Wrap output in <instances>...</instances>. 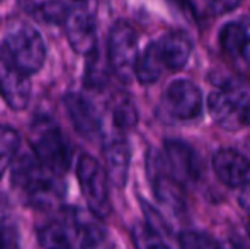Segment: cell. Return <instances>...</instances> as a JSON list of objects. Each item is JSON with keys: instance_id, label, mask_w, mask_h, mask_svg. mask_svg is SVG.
<instances>
[{"instance_id": "obj_1", "label": "cell", "mask_w": 250, "mask_h": 249, "mask_svg": "<svg viewBox=\"0 0 250 249\" xmlns=\"http://www.w3.org/2000/svg\"><path fill=\"white\" fill-rule=\"evenodd\" d=\"M192 48L194 45L188 33L170 31L143 50L136 63L135 77L145 86L157 82L165 72L184 68L191 58Z\"/></svg>"}, {"instance_id": "obj_2", "label": "cell", "mask_w": 250, "mask_h": 249, "mask_svg": "<svg viewBox=\"0 0 250 249\" xmlns=\"http://www.w3.org/2000/svg\"><path fill=\"white\" fill-rule=\"evenodd\" d=\"M58 174L48 169L43 162L31 154H24L14 166L12 181L29 205L38 208H50L62 198Z\"/></svg>"}, {"instance_id": "obj_3", "label": "cell", "mask_w": 250, "mask_h": 249, "mask_svg": "<svg viewBox=\"0 0 250 249\" xmlns=\"http://www.w3.org/2000/svg\"><path fill=\"white\" fill-rule=\"evenodd\" d=\"M2 55L21 72L36 73L46 58V48L41 34L34 27L21 24L10 29L0 48Z\"/></svg>"}, {"instance_id": "obj_4", "label": "cell", "mask_w": 250, "mask_h": 249, "mask_svg": "<svg viewBox=\"0 0 250 249\" xmlns=\"http://www.w3.org/2000/svg\"><path fill=\"white\" fill-rule=\"evenodd\" d=\"M31 145L36 157L58 176L68 171L72 162V152L65 135L51 120H38L31 128Z\"/></svg>"}, {"instance_id": "obj_5", "label": "cell", "mask_w": 250, "mask_h": 249, "mask_svg": "<svg viewBox=\"0 0 250 249\" xmlns=\"http://www.w3.org/2000/svg\"><path fill=\"white\" fill-rule=\"evenodd\" d=\"M208 106L221 128L237 132L250 125V92L240 87H221L209 96Z\"/></svg>"}, {"instance_id": "obj_6", "label": "cell", "mask_w": 250, "mask_h": 249, "mask_svg": "<svg viewBox=\"0 0 250 249\" xmlns=\"http://www.w3.org/2000/svg\"><path fill=\"white\" fill-rule=\"evenodd\" d=\"M107 58L112 72L119 80L129 82L136 72L138 63V34L126 21H118L111 27L107 40Z\"/></svg>"}, {"instance_id": "obj_7", "label": "cell", "mask_w": 250, "mask_h": 249, "mask_svg": "<svg viewBox=\"0 0 250 249\" xmlns=\"http://www.w3.org/2000/svg\"><path fill=\"white\" fill-rule=\"evenodd\" d=\"M77 178L80 189L89 205L90 212L99 219H107L111 215V198H109V176L105 169L90 156H82L77 164Z\"/></svg>"}, {"instance_id": "obj_8", "label": "cell", "mask_w": 250, "mask_h": 249, "mask_svg": "<svg viewBox=\"0 0 250 249\" xmlns=\"http://www.w3.org/2000/svg\"><path fill=\"white\" fill-rule=\"evenodd\" d=\"M203 111V94L191 80H174L165 89L160 101V113L170 121H189Z\"/></svg>"}, {"instance_id": "obj_9", "label": "cell", "mask_w": 250, "mask_h": 249, "mask_svg": "<svg viewBox=\"0 0 250 249\" xmlns=\"http://www.w3.org/2000/svg\"><path fill=\"white\" fill-rule=\"evenodd\" d=\"M148 176L151 181V189H153L158 202L175 213L184 212L186 202L184 195H182V184L172 174L165 156H162V154H150Z\"/></svg>"}, {"instance_id": "obj_10", "label": "cell", "mask_w": 250, "mask_h": 249, "mask_svg": "<svg viewBox=\"0 0 250 249\" xmlns=\"http://www.w3.org/2000/svg\"><path fill=\"white\" fill-rule=\"evenodd\" d=\"M165 159L172 174L181 184L196 183L203 174V162L196 150L182 140L165 142Z\"/></svg>"}, {"instance_id": "obj_11", "label": "cell", "mask_w": 250, "mask_h": 249, "mask_svg": "<svg viewBox=\"0 0 250 249\" xmlns=\"http://www.w3.org/2000/svg\"><path fill=\"white\" fill-rule=\"evenodd\" d=\"M0 96L7 106L21 111L29 104L31 82L29 75L21 72L0 51Z\"/></svg>"}, {"instance_id": "obj_12", "label": "cell", "mask_w": 250, "mask_h": 249, "mask_svg": "<svg viewBox=\"0 0 250 249\" xmlns=\"http://www.w3.org/2000/svg\"><path fill=\"white\" fill-rule=\"evenodd\" d=\"M218 180L230 188L250 186V159L233 149H221L213 157Z\"/></svg>"}, {"instance_id": "obj_13", "label": "cell", "mask_w": 250, "mask_h": 249, "mask_svg": "<svg viewBox=\"0 0 250 249\" xmlns=\"http://www.w3.org/2000/svg\"><path fill=\"white\" fill-rule=\"evenodd\" d=\"M220 46L230 60L250 68V21L225 24L220 31Z\"/></svg>"}, {"instance_id": "obj_14", "label": "cell", "mask_w": 250, "mask_h": 249, "mask_svg": "<svg viewBox=\"0 0 250 249\" xmlns=\"http://www.w3.org/2000/svg\"><path fill=\"white\" fill-rule=\"evenodd\" d=\"M65 33L73 51L90 55L96 51V23L85 10L68 12L65 23Z\"/></svg>"}, {"instance_id": "obj_15", "label": "cell", "mask_w": 250, "mask_h": 249, "mask_svg": "<svg viewBox=\"0 0 250 249\" xmlns=\"http://www.w3.org/2000/svg\"><path fill=\"white\" fill-rule=\"evenodd\" d=\"M63 104H65L66 113H68L70 120L80 135L96 136L101 132V118L89 99H85L80 94L70 92L65 96Z\"/></svg>"}, {"instance_id": "obj_16", "label": "cell", "mask_w": 250, "mask_h": 249, "mask_svg": "<svg viewBox=\"0 0 250 249\" xmlns=\"http://www.w3.org/2000/svg\"><path fill=\"white\" fill-rule=\"evenodd\" d=\"M105 157V173L112 184L123 188L128 181V169H129V145L125 138H112L104 147Z\"/></svg>"}, {"instance_id": "obj_17", "label": "cell", "mask_w": 250, "mask_h": 249, "mask_svg": "<svg viewBox=\"0 0 250 249\" xmlns=\"http://www.w3.org/2000/svg\"><path fill=\"white\" fill-rule=\"evenodd\" d=\"M27 14L46 24H60L66 21V7L60 0H26Z\"/></svg>"}, {"instance_id": "obj_18", "label": "cell", "mask_w": 250, "mask_h": 249, "mask_svg": "<svg viewBox=\"0 0 250 249\" xmlns=\"http://www.w3.org/2000/svg\"><path fill=\"white\" fill-rule=\"evenodd\" d=\"M80 230V249H116L109 232L96 222H82Z\"/></svg>"}, {"instance_id": "obj_19", "label": "cell", "mask_w": 250, "mask_h": 249, "mask_svg": "<svg viewBox=\"0 0 250 249\" xmlns=\"http://www.w3.org/2000/svg\"><path fill=\"white\" fill-rule=\"evenodd\" d=\"M40 244L43 249H73L66 229L62 224H48L38 230Z\"/></svg>"}, {"instance_id": "obj_20", "label": "cell", "mask_w": 250, "mask_h": 249, "mask_svg": "<svg viewBox=\"0 0 250 249\" xmlns=\"http://www.w3.org/2000/svg\"><path fill=\"white\" fill-rule=\"evenodd\" d=\"M19 149V135L10 126H0V178L3 176Z\"/></svg>"}, {"instance_id": "obj_21", "label": "cell", "mask_w": 250, "mask_h": 249, "mask_svg": "<svg viewBox=\"0 0 250 249\" xmlns=\"http://www.w3.org/2000/svg\"><path fill=\"white\" fill-rule=\"evenodd\" d=\"M133 243L136 249H170L150 224L138 222L133 227Z\"/></svg>"}, {"instance_id": "obj_22", "label": "cell", "mask_w": 250, "mask_h": 249, "mask_svg": "<svg viewBox=\"0 0 250 249\" xmlns=\"http://www.w3.org/2000/svg\"><path fill=\"white\" fill-rule=\"evenodd\" d=\"M112 118H114V123L123 130L133 128V126L136 125V121H138L136 110L128 97H123V99L116 101L114 111H112Z\"/></svg>"}, {"instance_id": "obj_23", "label": "cell", "mask_w": 250, "mask_h": 249, "mask_svg": "<svg viewBox=\"0 0 250 249\" xmlns=\"http://www.w3.org/2000/svg\"><path fill=\"white\" fill-rule=\"evenodd\" d=\"M181 249H223L211 236L196 230H186L179 236Z\"/></svg>"}, {"instance_id": "obj_24", "label": "cell", "mask_w": 250, "mask_h": 249, "mask_svg": "<svg viewBox=\"0 0 250 249\" xmlns=\"http://www.w3.org/2000/svg\"><path fill=\"white\" fill-rule=\"evenodd\" d=\"M99 60H101V58L97 57L96 51H94L92 62H89V67H87L85 84L89 87H92V89H101V86H104L105 79H107V75H105V70L102 68Z\"/></svg>"}, {"instance_id": "obj_25", "label": "cell", "mask_w": 250, "mask_h": 249, "mask_svg": "<svg viewBox=\"0 0 250 249\" xmlns=\"http://www.w3.org/2000/svg\"><path fill=\"white\" fill-rule=\"evenodd\" d=\"M17 232L16 227L9 222L0 220V249H16Z\"/></svg>"}, {"instance_id": "obj_26", "label": "cell", "mask_w": 250, "mask_h": 249, "mask_svg": "<svg viewBox=\"0 0 250 249\" xmlns=\"http://www.w3.org/2000/svg\"><path fill=\"white\" fill-rule=\"evenodd\" d=\"M242 3V0H211V10L214 14H228L231 10H235Z\"/></svg>"}, {"instance_id": "obj_27", "label": "cell", "mask_w": 250, "mask_h": 249, "mask_svg": "<svg viewBox=\"0 0 250 249\" xmlns=\"http://www.w3.org/2000/svg\"><path fill=\"white\" fill-rule=\"evenodd\" d=\"M238 202H240L242 208H244L245 212H247L249 215H250V186L242 188L240 196H238Z\"/></svg>"}, {"instance_id": "obj_28", "label": "cell", "mask_w": 250, "mask_h": 249, "mask_svg": "<svg viewBox=\"0 0 250 249\" xmlns=\"http://www.w3.org/2000/svg\"><path fill=\"white\" fill-rule=\"evenodd\" d=\"M231 246H233V249H250V236L249 239H244L242 236H233L231 237Z\"/></svg>"}, {"instance_id": "obj_29", "label": "cell", "mask_w": 250, "mask_h": 249, "mask_svg": "<svg viewBox=\"0 0 250 249\" xmlns=\"http://www.w3.org/2000/svg\"><path fill=\"white\" fill-rule=\"evenodd\" d=\"M247 234H249V236H250V222L247 224Z\"/></svg>"}]
</instances>
